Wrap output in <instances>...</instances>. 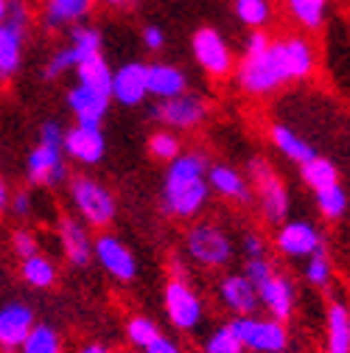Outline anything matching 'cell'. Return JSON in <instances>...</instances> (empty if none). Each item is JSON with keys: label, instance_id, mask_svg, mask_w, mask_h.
I'll use <instances>...</instances> for the list:
<instances>
[{"label": "cell", "instance_id": "ac0fdd59", "mask_svg": "<svg viewBox=\"0 0 350 353\" xmlns=\"http://www.w3.org/2000/svg\"><path fill=\"white\" fill-rule=\"evenodd\" d=\"M110 99L118 101L121 107H141L149 99V90H146V62L129 59L121 68H115L112 70Z\"/></svg>", "mask_w": 350, "mask_h": 353}, {"label": "cell", "instance_id": "cb8c5ba5", "mask_svg": "<svg viewBox=\"0 0 350 353\" xmlns=\"http://www.w3.org/2000/svg\"><path fill=\"white\" fill-rule=\"evenodd\" d=\"M96 0H45L42 6V23L48 31H68L87 20Z\"/></svg>", "mask_w": 350, "mask_h": 353}, {"label": "cell", "instance_id": "7dc6e473", "mask_svg": "<svg viewBox=\"0 0 350 353\" xmlns=\"http://www.w3.org/2000/svg\"><path fill=\"white\" fill-rule=\"evenodd\" d=\"M104 6H110V9H123V6H129L132 0H101Z\"/></svg>", "mask_w": 350, "mask_h": 353}, {"label": "cell", "instance_id": "4316f807", "mask_svg": "<svg viewBox=\"0 0 350 353\" xmlns=\"http://www.w3.org/2000/svg\"><path fill=\"white\" fill-rule=\"evenodd\" d=\"M233 14L247 31H267L275 20L272 0H233Z\"/></svg>", "mask_w": 350, "mask_h": 353}, {"label": "cell", "instance_id": "e575fe53", "mask_svg": "<svg viewBox=\"0 0 350 353\" xmlns=\"http://www.w3.org/2000/svg\"><path fill=\"white\" fill-rule=\"evenodd\" d=\"M314 202H317V210L328 219V222H339V219L347 213V208H350V199H347V191L342 188V183L331 185L325 191H317Z\"/></svg>", "mask_w": 350, "mask_h": 353}, {"label": "cell", "instance_id": "d4e9b609", "mask_svg": "<svg viewBox=\"0 0 350 353\" xmlns=\"http://www.w3.org/2000/svg\"><path fill=\"white\" fill-rule=\"evenodd\" d=\"M269 141H272L275 152H280V154H283L289 163H294V165H302V163H309L311 157L320 154L309 141L300 135L294 126H289V123H283V121H275V123L269 126Z\"/></svg>", "mask_w": 350, "mask_h": 353}, {"label": "cell", "instance_id": "b9f144b4", "mask_svg": "<svg viewBox=\"0 0 350 353\" xmlns=\"http://www.w3.org/2000/svg\"><path fill=\"white\" fill-rule=\"evenodd\" d=\"M12 250H14V255H17L20 261L28 258V255H37V252H39L37 236H34L31 230H17V233L12 236Z\"/></svg>", "mask_w": 350, "mask_h": 353}, {"label": "cell", "instance_id": "603a6c76", "mask_svg": "<svg viewBox=\"0 0 350 353\" xmlns=\"http://www.w3.org/2000/svg\"><path fill=\"white\" fill-rule=\"evenodd\" d=\"M146 90L154 101H168L188 93V76L183 68L171 62H149L146 65Z\"/></svg>", "mask_w": 350, "mask_h": 353}, {"label": "cell", "instance_id": "7402d4cb", "mask_svg": "<svg viewBox=\"0 0 350 353\" xmlns=\"http://www.w3.org/2000/svg\"><path fill=\"white\" fill-rule=\"evenodd\" d=\"M65 101H68V110L76 118V123H87V126H101L104 118L110 115V104H112V99L107 93L90 90V87H84V84H70Z\"/></svg>", "mask_w": 350, "mask_h": 353}, {"label": "cell", "instance_id": "ab89813d", "mask_svg": "<svg viewBox=\"0 0 350 353\" xmlns=\"http://www.w3.org/2000/svg\"><path fill=\"white\" fill-rule=\"evenodd\" d=\"M241 252H244V261H249V258H269L267 239L260 236L258 230H247L241 236Z\"/></svg>", "mask_w": 350, "mask_h": 353}, {"label": "cell", "instance_id": "e0dca14e", "mask_svg": "<svg viewBox=\"0 0 350 353\" xmlns=\"http://www.w3.org/2000/svg\"><path fill=\"white\" fill-rule=\"evenodd\" d=\"M37 317L34 308L23 300H6L0 303V350L3 353H17L28 331L34 328Z\"/></svg>", "mask_w": 350, "mask_h": 353}, {"label": "cell", "instance_id": "4fadbf2b", "mask_svg": "<svg viewBox=\"0 0 350 353\" xmlns=\"http://www.w3.org/2000/svg\"><path fill=\"white\" fill-rule=\"evenodd\" d=\"M207 112H210V104L205 96L199 93H183L177 99H168V101H157L152 110H149V118L157 121L163 129H171V132H188V129H196L207 121Z\"/></svg>", "mask_w": 350, "mask_h": 353}, {"label": "cell", "instance_id": "44dd1931", "mask_svg": "<svg viewBox=\"0 0 350 353\" xmlns=\"http://www.w3.org/2000/svg\"><path fill=\"white\" fill-rule=\"evenodd\" d=\"M207 185H210L213 194H218L227 202H236V205H249L255 199L247 174L241 168L230 165V163H210V168H207Z\"/></svg>", "mask_w": 350, "mask_h": 353}, {"label": "cell", "instance_id": "d6986e66", "mask_svg": "<svg viewBox=\"0 0 350 353\" xmlns=\"http://www.w3.org/2000/svg\"><path fill=\"white\" fill-rule=\"evenodd\" d=\"M59 244L70 267L87 270L93 263V233L81 219L62 216L59 219Z\"/></svg>", "mask_w": 350, "mask_h": 353}, {"label": "cell", "instance_id": "d590c367", "mask_svg": "<svg viewBox=\"0 0 350 353\" xmlns=\"http://www.w3.org/2000/svg\"><path fill=\"white\" fill-rule=\"evenodd\" d=\"M149 154L160 163H171L174 157H180L183 154V141L177 132H171V129H157L149 135Z\"/></svg>", "mask_w": 350, "mask_h": 353}, {"label": "cell", "instance_id": "30bf717a", "mask_svg": "<svg viewBox=\"0 0 350 353\" xmlns=\"http://www.w3.org/2000/svg\"><path fill=\"white\" fill-rule=\"evenodd\" d=\"M163 308L168 323L177 331H196L205 320V303L194 289L191 278H168L163 286Z\"/></svg>", "mask_w": 350, "mask_h": 353}, {"label": "cell", "instance_id": "52a82bcc", "mask_svg": "<svg viewBox=\"0 0 350 353\" xmlns=\"http://www.w3.org/2000/svg\"><path fill=\"white\" fill-rule=\"evenodd\" d=\"M68 194H70V202H73L79 219L87 228L104 230L112 225L118 205H115L112 191L104 183L93 180V176H73L68 183Z\"/></svg>", "mask_w": 350, "mask_h": 353}, {"label": "cell", "instance_id": "7c38bea8", "mask_svg": "<svg viewBox=\"0 0 350 353\" xmlns=\"http://www.w3.org/2000/svg\"><path fill=\"white\" fill-rule=\"evenodd\" d=\"M191 54H194V62L202 68V73L210 79H227L236 70V54L230 48V42L213 26H202L194 31Z\"/></svg>", "mask_w": 350, "mask_h": 353}, {"label": "cell", "instance_id": "60d3db41", "mask_svg": "<svg viewBox=\"0 0 350 353\" xmlns=\"http://www.w3.org/2000/svg\"><path fill=\"white\" fill-rule=\"evenodd\" d=\"M141 39H143V48L149 54H160L165 48V31L157 26V23H146L141 28Z\"/></svg>", "mask_w": 350, "mask_h": 353}, {"label": "cell", "instance_id": "8d00e7d4", "mask_svg": "<svg viewBox=\"0 0 350 353\" xmlns=\"http://www.w3.org/2000/svg\"><path fill=\"white\" fill-rule=\"evenodd\" d=\"M202 353H247V350H244L241 339L236 336L233 325L225 323V325H216V328L205 336V342H202Z\"/></svg>", "mask_w": 350, "mask_h": 353}, {"label": "cell", "instance_id": "5bb4252c", "mask_svg": "<svg viewBox=\"0 0 350 353\" xmlns=\"http://www.w3.org/2000/svg\"><path fill=\"white\" fill-rule=\"evenodd\" d=\"M275 250L283 258L305 261L320 250H328V239L309 219H286L275 230Z\"/></svg>", "mask_w": 350, "mask_h": 353}, {"label": "cell", "instance_id": "ee69618b", "mask_svg": "<svg viewBox=\"0 0 350 353\" xmlns=\"http://www.w3.org/2000/svg\"><path fill=\"white\" fill-rule=\"evenodd\" d=\"M141 353H183V347L177 345V342H174L171 336H165V334H160L152 345H146Z\"/></svg>", "mask_w": 350, "mask_h": 353}, {"label": "cell", "instance_id": "8fae6325", "mask_svg": "<svg viewBox=\"0 0 350 353\" xmlns=\"http://www.w3.org/2000/svg\"><path fill=\"white\" fill-rule=\"evenodd\" d=\"M236 336L241 339L247 353H280L289 347V328L286 323L269 314H249L230 320Z\"/></svg>", "mask_w": 350, "mask_h": 353}, {"label": "cell", "instance_id": "c3c4849f", "mask_svg": "<svg viewBox=\"0 0 350 353\" xmlns=\"http://www.w3.org/2000/svg\"><path fill=\"white\" fill-rule=\"evenodd\" d=\"M9 3H12V0H0V20L6 17V12H9Z\"/></svg>", "mask_w": 350, "mask_h": 353}, {"label": "cell", "instance_id": "3957f363", "mask_svg": "<svg viewBox=\"0 0 350 353\" xmlns=\"http://www.w3.org/2000/svg\"><path fill=\"white\" fill-rule=\"evenodd\" d=\"M25 180L31 185H59L68 180L65 157V129L59 121H42L37 146L25 154Z\"/></svg>", "mask_w": 350, "mask_h": 353}, {"label": "cell", "instance_id": "83f0119b", "mask_svg": "<svg viewBox=\"0 0 350 353\" xmlns=\"http://www.w3.org/2000/svg\"><path fill=\"white\" fill-rule=\"evenodd\" d=\"M328 3L331 0H283V6L302 31H320L328 17Z\"/></svg>", "mask_w": 350, "mask_h": 353}, {"label": "cell", "instance_id": "f546056e", "mask_svg": "<svg viewBox=\"0 0 350 353\" xmlns=\"http://www.w3.org/2000/svg\"><path fill=\"white\" fill-rule=\"evenodd\" d=\"M76 84H84L90 90H99V93H107L110 96V87H112V68L107 62L104 54H96L90 59H84L76 70Z\"/></svg>", "mask_w": 350, "mask_h": 353}, {"label": "cell", "instance_id": "5b68a950", "mask_svg": "<svg viewBox=\"0 0 350 353\" xmlns=\"http://www.w3.org/2000/svg\"><path fill=\"white\" fill-rule=\"evenodd\" d=\"M247 180L252 185V194L258 199V208L264 213V219L269 225H283L289 219V188L278 176V171L272 168V163L267 157H252L247 163Z\"/></svg>", "mask_w": 350, "mask_h": 353}, {"label": "cell", "instance_id": "ffe728a7", "mask_svg": "<svg viewBox=\"0 0 350 353\" xmlns=\"http://www.w3.org/2000/svg\"><path fill=\"white\" fill-rule=\"evenodd\" d=\"M218 300L233 317H249L260 312L258 303V292L252 286V281L244 272H227L222 281H218Z\"/></svg>", "mask_w": 350, "mask_h": 353}, {"label": "cell", "instance_id": "74e56055", "mask_svg": "<svg viewBox=\"0 0 350 353\" xmlns=\"http://www.w3.org/2000/svg\"><path fill=\"white\" fill-rule=\"evenodd\" d=\"M160 334H163V328L152 317H146V314H135V317L126 320V339H129V345L138 347V350L152 345Z\"/></svg>", "mask_w": 350, "mask_h": 353}, {"label": "cell", "instance_id": "836d02e7", "mask_svg": "<svg viewBox=\"0 0 350 353\" xmlns=\"http://www.w3.org/2000/svg\"><path fill=\"white\" fill-rule=\"evenodd\" d=\"M302 278H305V283H311L314 289H328L331 286V281H333V261H331L328 250H320L311 258H305Z\"/></svg>", "mask_w": 350, "mask_h": 353}, {"label": "cell", "instance_id": "9a60e30c", "mask_svg": "<svg viewBox=\"0 0 350 353\" xmlns=\"http://www.w3.org/2000/svg\"><path fill=\"white\" fill-rule=\"evenodd\" d=\"M93 261L118 283H132L138 278V258L118 236L99 233L93 239Z\"/></svg>", "mask_w": 350, "mask_h": 353}, {"label": "cell", "instance_id": "d6a6232c", "mask_svg": "<svg viewBox=\"0 0 350 353\" xmlns=\"http://www.w3.org/2000/svg\"><path fill=\"white\" fill-rule=\"evenodd\" d=\"M17 353H65L62 336L51 323H34Z\"/></svg>", "mask_w": 350, "mask_h": 353}, {"label": "cell", "instance_id": "8992f818", "mask_svg": "<svg viewBox=\"0 0 350 353\" xmlns=\"http://www.w3.org/2000/svg\"><path fill=\"white\" fill-rule=\"evenodd\" d=\"M269 57L278 70V79L283 84L291 81H305L317 70V48L309 37L302 34H283L272 37L269 42Z\"/></svg>", "mask_w": 350, "mask_h": 353}, {"label": "cell", "instance_id": "f6af8a7d", "mask_svg": "<svg viewBox=\"0 0 350 353\" xmlns=\"http://www.w3.org/2000/svg\"><path fill=\"white\" fill-rule=\"evenodd\" d=\"M76 353H115V350L107 347V345H101V342H87V345H81Z\"/></svg>", "mask_w": 350, "mask_h": 353}, {"label": "cell", "instance_id": "484cf974", "mask_svg": "<svg viewBox=\"0 0 350 353\" xmlns=\"http://www.w3.org/2000/svg\"><path fill=\"white\" fill-rule=\"evenodd\" d=\"M325 328V353H350V305L344 300H331Z\"/></svg>", "mask_w": 350, "mask_h": 353}, {"label": "cell", "instance_id": "277c9868", "mask_svg": "<svg viewBox=\"0 0 350 353\" xmlns=\"http://www.w3.org/2000/svg\"><path fill=\"white\" fill-rule=\"evenodd\" d=\"M244 275L252 281L260 308H264L269 317L289 323L294 314V303H297L291 278L286 272L275 270V263L269 258H249L244 263Z\"/></svg>", "mask_w": 350, "mask_h": 353}, {"label": "cell", "instance_id": "2e32d148", "mask_svg": "<svg viewBox=\"0 0 350 353\" xmlns=\"http://www.w3.org/2000/svg\"><path fill=\"white\" fill-rule=\"evenodd\" d=\"M65 157L81 165H99L107 157V135L101 126L73 123L65 129Z\"/></svg>", "mask_w": 350, "mask_h": 353}, {"label": "cell", "instance_id": "7bdbcfd3", "mask_svg": "<svg viewBox=\"0 0 350 353\" xmlns=\"http://www.w3.org/2000/svg\"><path fill=\"white\" fill-rule=\"evenodd\" d=\"M9 210L17 216V219H28L31 210H34V196L28 191H14L9 196Z\"/></svg>", "mask_w": 350, "mask_h": 353}, {"label": "cell", "instance_id": "bcb514c9", "mask_svg": "<svg viewBox=\"0 0 350 353\" xmlns=\"http://www.w3.org/2000/svg\"><path fill=\"white\" fill-rule=\"evenodd\" d=\"M9 188H6V183L3 180H0V213H6L9 210Z\"/></svg>", "mask_w": 350, "mask_h": 353}, {"label": "cell", "instance_id": "ba28073f", "mask_svg": "<svg viewBox=\"0 0 350 353\" xmlns=\"http://www.w3.org/2000/svg\"><path fill=\"white\" fill-rule=\"evenodd\" d=\"M185 255L202 270H222L233 261L236 247L225 228L213 222H196L185 233Z\"/></svg>", "mask_w": 350, "mask_h": 353}, {"label": "cell", "instance_id": "4dcf8cb0", "mask_svg": "<svg viewBox=\"0 0 350 353\" xmlns=\"http://www.w3.org/2000/svg\"><path fill=\"white\" fill-rule=\"evenodd\" d=\"M68 46L76 51L79 65H81L84 59H90L96 54H104V34H101L99 26L79 23V26L68 28Z\"/></svg>", "mask_w": 350, "mask_h": 353}, {"label": "cell", "instance_id": "9c48e42d", "mask_svg": "<svg viewBox=\"0 0 350 353\" xmlns=\"http://www.w3.org/2000/svg\"><path fill=\"white\" fill-rule=\"evenodd\" d=\"M28 28H31V12L25 0H12L6 17L0 20V81H12L20 73Z\"/></svg>", "mask_w": 350, "mask_h": 353}, {"label": "cell", "instance_id": "6da1fadb", "mask_svg": "<svg viewBox=\"0 0 350 353\" xmlns=\"http://www.w3.org/2000/svg\"><path fill=\"white\" fill-rule=\"evenodd\" d=\"M210 157L202 149H188L165 163L160 185V210L168 219H196L210 202L207 185Z\"/></svg>", "mask_w": 350, "mask_h": 353}, {"label": "cell", "instance_id": "1f68e13d", "mask_svg": "<svg viewBox=\"0 0 350 353\" xmlns=\"http://www.w3.org/2000/svg\"><path fill=\"white\" fill-rule=\"evenodd\" d=\"M300 174H302V183L309 185L314 194L317 191H325L331 185H339V168H336V163L328 160V157H322V154L311 157L309 163H302L300 165Z\"/></svg>", "mask_w": 350, "mask_h": 353}, {"label": "cell", "instance_id": "681fc988", "mask_svg": "<svg viewBox=\"0 0 350 353\" xmlns=\"http://www.w3.org/2000/svg\"><path fill=\"white\" fill-rule=\"evenodd\" d=\"M280 353H297V350H289V347H286V350H280Z\"/></svg>", "mask_w": 350, "mask_h": 353}, {"label": "cell", "instance_id": "7a4b0ae2", "mask_svg": "<svg viewBox=\"0 0 350 353\" xmlns=\"http://www.w3.org/2000/svg\"><path fill=\"white\" fill-rule=\"evenodd\" d=\"M269 42L272 37L267 31H249L244 39V51L241 59L236 62V87L241 93L260 99V96H272L278 93L283 81L278 79V70L269 57Z\"/></svg>", "mask_w": 350, "mask_h": 353}, {"label": "cell", "instance_id": "f35d334b", "mask_svg": "<svg viewBox=\"0 0 350 353\" xmlns=\"http://www.w3.org/2000/svg\"><path fill=\"white\" fill-rule=\"evenodd\" d=\"M76 68H79V57H76V51L65 42V46H59V48L48 57L45 68H42V79H45V81H56V79L73 73Z\"/></svg>", "mask_w": 350, "mask_h": 353}, {"label": "cell", "instance_id": "f1b7e54d", "mask_svg": "<svg viewBox=\"0 0 350 353\" xmlns=\"http://www.w3.org/2000/svg\"><path fill=\"white\" fill-rule=\"evenodd\" d=\"M20 275H23V281H25L31 289L45 292V289H51V286L56 283L59 270H56V263H54L48 255L37 252V255L23 258V263H20Z\"/></svg>", "mask_w": 350, "mask_h": 353}]
</instances>
